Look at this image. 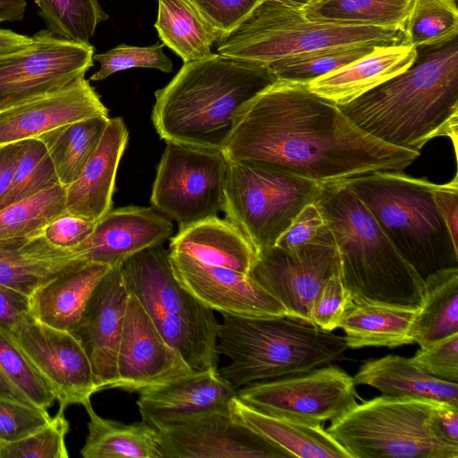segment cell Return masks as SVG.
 I'll return each instance as SVG.
<instances>
[{
  "mask_svg": "<svg viewBox=\"0 0 458 458\" xmlns=\"http://www.w3.org/2000/svg\"><path fill=\"white\" fill-rule=\"evenodd\" d=\"M276 1H279L281 3L287 4H290V5H294V6L301 7V6L307 4L308 3H310L312 0H276Z\"/></svg>",
  "mask_w": 458,
  "mask_h": 458,
  "instance_id": "56",
  "label": "cell"
},
{
  "mask_svg": "<svg viewBox=\"0 0 458 458\" xmlns=\"http://www.w3.org/2000/svg\"><path fill=\"white\" fill-rule=\"evenodd\" d=\"M439 403L382 394L357 403L327 430L352 458H457L458 447L442 441L431 424Z\"/></svg>",
  "mask_w": 458,
  "mask_h": 458,
  "instance_id": "9",
  "label": "cell"
},
{
  "mask_svg": "<svg viewBox=\"0 0 458 458\" xmlns=\"http://www.w3.org/2000/svg\"><path fill=\"white\" fill-rule=\"evenodd\" d=\"M25 147V140L0 147V200L7 192Z\"/></svg>",
  "mask_w": 458,
  "mask_h": 458,
  "instance_id": "53",
  "label": "cell"
},
{
  "mask_svg": "<svg viewBox=\"0 0 458 458\" xmlns=\"http://www.w3.org/2000/svg\"><path fill=\"white\" fill-rule=\"evenodd\" d=\"M29 296L0 284V327L11 331L29 314Z\"/></svg>",
  "mask_w": 458,
  "mask_h": 458,
  "instance_id": "51",
  "label": "cell"
},
{
  "mask_svg": "<svg viewBox=\"0 0 458 458\" xmlns=\"http://www.w3.org/2000/svg\"><path fill=\"white\" fill-rule=\"evenodd\" d=\"M221 151L227 161L267 163L323 184L403 172L420 154L367 133L308 82L281 79L243 106Z\"/></svg>",
  "mask_w": 458,
  "mask_h": 458,
  "instance_id": "1",
  "label": "cell"
},
{
  "mask_svg": "<svg viewBox=\"0 0 458 458\" xmlns=\"http://www.w3.org/2000/svg\"><path fill=\"white\" fill-rule=\"evenodd\" d=\"M27 0H0V23L21 21L24 17Z\"/></svg>",
  "mask_w": 458,
  "mask_h": 458,
  "instance_id": "54",
  "label": "cell"
},
{
  "mask_svg": "<svg viewBox=\"0 0 458 458\" xmlns=\"http://www.w3.org/2000/svg\"><path fill=\"white\" fill-rule=\"evenodd\" d=\"M410 360L428 375L441 380H458V333L426 347Z\"/></svg>",
  "mask_w": 458,
  "mask_h": 458,
  "instance_id": "47",
  "label": "cell"
},
{
  "mask_svg": "<svg viewBox=\"0 0 458 458\" xmlns=\"http://www.w3.org/2000/svg\"><path fill=\"white\" fill-rule=\"evenodd\" d=\"M9 333L54 393L59 409L82 405L97 393L89 356L71 332L49 327L28 314Z\"/></svg>",
  "mask_w": 458,
  "mask_h": 458,
  "instance_id": "14",
  "label": "cell"
},
{
  "mask_svg": "<svg viewBox=\"0 0 458 458\" xmlns=\"http://www.w3.org/2000/svg\"><path fill=\"white\" fill-rule=\"evenodd\" d=\"M405 43L399 29L312 21L298 6L262 0L215 45L219 55L268 66L282 59L327 48Z\"/></svg>",
  "mask_w": 458,
  "mask_h": 458,
  "instance_id": "7",
  "label": "cell"
},
{
  "mask_svg": "<svg viewBox=\"0 0 458 458\" xmlns=\"http://www.w3.org/2000/svg\"><path fill=\"white\" fill-rule=\"evenodd\" d=\"M431 424L442 441L458 447V405L439 403L431 414Z\"/></svg>",
  "mask_w": 458,
  "mask_h": 458,
  "instance_id": "52",
  "label": "cell"
},
{
  "mask_svg": "<svg viewBox=\"0 0 458 458\" xmlns=\"http://www.w3.org/2000/svg\"><path fill=\"white\" fill-rule=\"evenodd\" d=\"M458 333V267L437 271L424 279L423 300L411 338L426 347Z\"/></svg>",
  "mask_w": 458,
  "mask_h": 458,
  "instance_id": "33",
  "label": "cell"
},
{
  "mask_svg": "<svg viewBox=\"0 0 458 458\" xmlns=\"http://www.w3.org/2000/svg\"><path fill=\"white\" fill-rule=\"evenodd\" d=\"M163 458H288L293 455L230 412H209L157 429Z\"/></svg>",
  "mask_w": 458,
  "mask_h": 458,
  "instance_id": "17",
  "label": "cell"
},
{
  "mask_svg": "<svg viewBox=\"0 0 458 458\" xmlns=\"http://www.w3.org/2000/svg\"><path fill=\"white\" fill-rule=\"evenodd\" d=\"M97 221L64 212L46 225L39 233L52 246L71 251L93 232Z\"/></svg>",
  "mask_w": 458,
  "mask_h": 458,
  "instance_id": "49",
  "label": "cell"
},
{
  "mask_svg": "<svg viewBox=\"0 0 458 458\" xmlns=\"http://www.w3.org/2000/svg\"><path fill=\"white\" fill-rule=\"evenodd\" d=\"M95 48L58 38L47 30L31 37L27 46L0 55V101L64 86L93 66Z\"/></svg>",
  "mask_w": 458,
  "mask_h": 458,
  "instance_id": "13",
  "label": "cell"
},
{
  "mask_svg": "<svg viewBox=\"0 0 458 458\" xmlns=\"http://www.w3.org/2000/svg\"><path fill=\"white\" fill-rule=\"evenodd\" d=\"M324 185L267 163L228 161L222 211L260 251L276 245Z\"/></svg>",
  "mask_w": 458,
  "mask_h": 458,
  "instance_id": "10",
  "label": "cell"
},
{
  "mask_svg": "<svg viewBox=\"0 0 458 458\" xmlns=\"http://www.w3.org/2000/svg\"><path fill=\"white\" fill-rule=\"evenodd\" d=\"M355 383L346 371L327 364L306 372L257 381L236 390L245 404L269 415L321 425L357 403Z\"/></svg>",
  "mask_w": 458,
  "mask_h": 458,
  "instance_id": "12",
  "label": "cell"
},
{
  "mask_svg": "<svg viewBox=\"0 0 458 458\" xmlns=\"http://www.w3.org/2000/svg\"><path fill=\"white\" fill-rule=\"evenodd\" d=\"M413 0H312L300 7L310 20L403 30Z\"/></svg>",
  "mask_w": 458,
  "mask_h": 458,
  "instance_id": "35",
  "label": "cell"
},
{
  "mask_svg": "<svg viewBox=\"0 0 458 458\" xmlns=\"http://www.w3.org/2000/svg\"><path fill=\"white\" fill-rule=\"evenodd\" d=\"M276 80L267 66L219 54L183 63L155 92L153 125L165 142L221 150L240 111Z\"/></svg>",
  "mask_w": 458,
  "mask_h": 458,
  "instance_id": "3",
  "label": "cell"
},
{
  "mask_svg": "<svg viewBox=\"0 0 458 458\" xmlns=\"http://www.w3.org/2000/svg\"><path fill=\"white\" fill-rule=\"evenodd\" d=\"M154 24L162 43L183 63L211 55L219 34L204 20L190 0H157Z\"/></svg>",
  "mask_w": 458,
  "mask_h": 458,
  "instance_id": "32",
  "label": "cell"
},
{
  "mask_svg": "<svg viewBox=\"0 0 458 458\" xmlns=\"http://www.w3.org/2000/svg\"><path fill=\"white\" fill-rule=\"evenodd\" d=\"M173 232L171 219L153 208L127 206L110 209L70 252L78 260L113 267L142 250L163 245Z\"/></svg>",
  "mask_w": 458,
  "mask_h": 458,
  "instance_id": "21",
  "label": "cell"
},
{
  "mask_svg": "<svg viewBox=\"0 0 458 458\" xmlns=\"http://www.w3.org/2000/svg\"><path fill=\"white\" fill-rule=\"evenodd\" d=\"M128 140L123 120L109 118L95 151L79 176L65 187L67 212L98 221L112 209L116 173Z\"/></svg>",
  "mask_w": 458,
  "mask_h": 458,
  "instance_id": "23",
  "label": "cell"
},
{
  "mask_svg": "<svg viewBox=\"0 0 458 458\" xmlns=\"http://www.w3.org/2000/svg\"><path fill=\"white\" fill-rule=\"evenodd\" d=\"M431 194L435 205L445 221L448 231L458 245V178L445 184L432 183Z\"/></svg>",
  "mask_w": 458,
  "mask_h": 458,
  "instance_id": "50",
  "label": "cell"
},
{
  "mask_svg": "<svg viewBox=\"0 0 458 458\" xmlns=\"http://www.w3.org/2000/svg\"><path fill=\"white\" fill-rule=\"evenodd\" d=\"M374 47L369 46L327 48L282 59L267 67L277 79L308 82L363 57Z\"/></svg>",
  "mask_w": 458,
  "mask_h": 458,
  "instance_id": "41",
  "label": "cell"
},
{
  "mask_svg": "<svg viewBox=\"0 0 458 458\" xmlns=\"http://www.w3.org/2000/svg\"><path fill=\"white\" fill-rule=\"evenodd\" d=\"M96 116H108L99 95L82 75L60 88L0 101V147L57 127Z\"/></svg>",
  "mask_w": 458,
  "mask_h": 458,
  "instance_id": "16",
  "label": "cell"
},
{
  "mask_svg": "<svg viewBox=\"0 0 458 458\" xmlns=\"http://www.w3.org/2000/svg\"><path fill=\"white\" fill-rule=\"evenodd\" d=\"M129 296L121 266L102 277L71 333L90 360L97 392L116 388L117 356Z\"/></svg>",
  "mask_w": 458,
  "mask_h": 458,
  "instance_id": "20",
  "label": "cell"
},
{
  "mask_svg": "<svg viewBox=\"0 0 458 458\" xmlns=\"http://www.w3.org/2000/svg\"><path fill=\"white\" fill-rule=\"evenodd\" d=\"M354 303L344 286L341 272L331 276L313 299L309 311V324L330 331L340 327L342 320Z\"/></svg>",
  "mask_w": 458,
  "mask_h": 458,
  "instance_id": "44",
  "label": "cell"
},
{
  "mask_svg": "<svg viewBox=\"0 0 458 458\" xmlns=\"http://www.w3.org/2000/svg\"><path fill=\"white\" fill-rule=\"evenodd\" d=\"M420 307L384 302L353 303L340 327L348 348H394L413 343L411 330Z\"/></svg>",
  "mask_w": 458,
  "mask_h": 458,
  "instance_id": "30",
  "label": "cell"
},
{
  "mask_svg": "<svg viewBox=\"0 0 458 458\" xmlns=\"http://www.w3.org/2000/svg\"><path fill=\"white\" fill-rule=\"evenodd\" d=\"M231 417L276 444L293 457L352 458L321 425H310L261 412L236 395L229 403Z\"/></svg>",
  "mask_w": 458,
  "mask_h": 458,
  "instance_id": "27",
  "label": "cell"
},
{
  "mask_svg": "<svg viewBox=\"0 0 458 458\" xmlns=\"http://www.w3.org/2000/svg\"><path fill=\"white\" fill-rule=\"evenodd\" d=\"M339 108L390 145L420 153L433 138L446 136L457 153L458 37L417 48L408 69Z\"/></svg>",
  "mask_w": 458,
  "mask_h": 458,
  "instance_id": "2",
  "label": "cell"
},
{
  "mask_svg": "<svg viewBox=\"0 0 458 458\" xmlns=\"http://www.w3.org/2000/svg\"><path fill=\"white\" fill-rule=\"evenodd\" d=\"M64 212L65 187L61 184L16 201L0 209V240L37 234Z\"/></svg>",
  "mask_w": 458,
  "mask_h": 458,
  "instance_id": "37",
  "label": "cell"
},
{
  "mask_svg": "<svg viewBox=\"0 0 458 458\" xmlns=\"http://www.w3.org/2000/svg\"><path fill=\"white\" fill-rule=\"evenodd\" d=\"M111 267L79 262L29 295V314L49 327L71 332L95 287Z\"/></svg>",
  "mask_w": 458,
  "mask_h": 458,
  "instance_id": "26",
  "label": "cell"
},
{
  "mask_svg": "<svg viewBox=\"0 0 458 458\" xmlns=\"http://www.w3.org/2000/svg\"><path fill=\"white\" fill-rule=\"evenodd\" d=\"M38 13L53 35L89 43L97 26L108 19L98 0H35Z\"/></svg>",
  "mask_w": 458,
  "mask_h": 458,
  "instance_id": "38",
  "label": "cell"
},
{
  "mask_svg": "<svg viewBox=\"0 0 458 458\" xmlns=\"http://www.w3.org/2000/svg\"><path fill=\"white\" fill-rule=\"evenodd\" d=\"M222 318L216 350L229 362L217 370L236 390L330 364L348 348L344 336L287 317Z\"/></svg>",
  "mask_w": 458,
  "mask_h": 458,
  "instance_id": "5",
  "label": "cell"
},
{
  "mask_svg": "<svg viewBox=\"0 0 458 458\" xmlns=\"http://www.w3.org/2000/svg\"><path fill=\"white\" fill-rule=\"evenodd\" d=\"M79 262L70 251L49 244L39 233L0 240V284L28 296Z\"/></svg>",
  "mask_w": 458,
  "mask_h": 458,
  "instance_id": "28",
  "label": "cell"
},
{
  "mask_svg": "<svg viewBox=\"0 0 458 458\" xmlns=\"http://www.w3.org/2000/svg\"><path fill=\"white\" fill-rule=\"evenodd\" d=\"M164 47L163 43L148 47L122 43L105 53L94 55L93 58L100 64V68L91 75L90 81H102L114 72L131 68H152L172 72L173 64L164 53Z\"/></svg>",
  "mask_w": 458,
  "mask_h": 458,
  "instance_id": "43",
  "label": "cell"
},
{
  "mask_svg": "<svg viewBox=\"0 0 458 458\" xmlns=\"http://www.w3.org/2000/svg\"><path fill=\"white\" fill-rule=\"evenodd\" d=\"M169 260L180 284L212 310L243 318H288L284 306L250 275L205 265L172 250Z\"/></svg>",
  "mask_w": 458,
  "mask_h": 458,
  "instance_id": "19",
  "label": "cell"
},
{
  "mask_svg": "<svg viewBox=\"0 0 458 458\" xmlns=\"http://www.w3.org/2000/svg\"><path fill=\"white\" fill-rule=\"evenodd\" d=\"M316 202L333 235L342 280L353 301L420 307L424 280L360 198L344 182H332L324 185Z\"/></svg>",
  "mask_w": 458,
  "mask_h": 458,
  "instance_id": "4",
  "label": "cell"
},
{
  "mask_svg": "<svg viewBox=\"0 0 458 458\" xmlns=\"http://www.w3.org/2000/svg\"><path fill=\"white\" fill-rule=\"evenodd\" d=\"M129 292L140 301L165 341L194 370L217 368L219 323L175 278L169 250L147 248L121 265Z\"/></svg>",
  "mask_w": 458,
  "mask_h": 458,
  "instance_id": "8",
  "label": "cell"
},
{
  "mask_svg": "<svg viewBox=\"0 0 458 458\" xmlns=\"http://www.w3.org/2000/svg\"><path fill=\"white\" fill-rule=\"evenodd\" d=\"M0 397L47 409L55 396L27 357L0 327Z\"/></svg>",
  "mask_w": 458,
  "mask_h": 458,
  "instance_id": "36",
  "label": "cell"
},
{
  "mask_svg": "<svg viewBox=\"0 0 458 458\" xmlns=\"http://www.w3.org/2000/svg\"><path fill=\"white\" fill-rule=\"evenodd\" d=\"M344 182L423 280L458 267V245L435 205L432 182L398 171L374 172Z\"/></svg>",
  "mask_w": 458,
  "mask_h": 458,
  "instance_id": "6",
  "label": "cell"
},
{
  "mask_svg": "<svg viewBox=\"0 0 458 458\" xmlns=\"http://www.w3.org/2000/svg\"><path fill=\"white\" fill-rule=\"evenodd\" d=\"M261 1L190 0L219 37L234 30Z\"/></svg>",
  "mask_w": 458,
  "mask_h": 458,
  "instance_id": "48",
  "label": "cell"
},
{
  "mask_svg": "<svg viewBox=\"0 0 458 458\" xmlns=\"http://www.w3.org/2000/svg\"><path fill=\"white\" fill-rule=\"evenodd\" d=\"M169 250L245 275H250L259 255L233 223L218 216L179 225L178 233L170 239Z\"/></svg>",
  "mask_w": 458,
  "mask_h": 458,
  "instance_id": "25",
  "label": "cell"
},
{
  "mask_svg": "<svg viewBox=\"0 0 458 458\" xmlns=\"http://www.w3.org/2000/svg\"><path fill=\"white\" fill-rule=\"evenodd\" d=\"M192 372L162 337L139 299L129 292L117 356L116 388L139 394Z\"/></svg>",
  "mask_w": 458,
  "mask_h": 458,
  "instance_id": "18",
  "label": "cell"
},
{
  "mask_svg": "<svg viewBox=\"0 0 458 458\" xmlns=\"http://www.w3.org/2000/svg\"><path fill=\"white\" fill-rule=\"evenodd\" d=\"M416 56L417 48L411 44L377 46L363 57L308 81V88L343 106L404 72Z\"/></svg>",
  "mask_w": 458,
  "mask_h": 458,
  "instance_id": "24",
  "label": "cell"
},
{
  "mask_svg": "<svg viewBox=\"0 0 458 458\" xmlns=\"http://www.w3.org/2000/svg\"><path fill=\"white\" fill-rule=\"evenodd\" d=\"M403 32L416 48L445 44L458 36L457 4L449 0H413Z\"/></svg>",
  "mask_w": 458,
  "mask_h": 458,
  "instance_id": "39",
  "label": "cell"
},
{
  "mask_svg": "<svg viewBox=\"0 0 458 458\" xmlns=\"http://www.w3.org/2000/svg\"><path fill=\"white\" fill-rule=\"evenodd\" d=\"M449 1L454 2V3H456V2H457V0H449Z\"/></svg>",
  "mask_w": 458,
  "mask_h": 458,
  "instance_id": "57",
  "label": "cell"
},
{
  "mask_svg": "<svg viewBox=\"0 0 458 458\" xmlns=\"http://www.w3.org/2000/svg\"><path fill=\"white\" fill-rule=\"evenodd\" d=\"M56 184L60 183L44 143L38 139L27 140L0 209Z\"/></svg>",
  "mask_w": 458,
  "mask_h": 458,
  "instance_id": "40",
  "label": "cell"
},
{
  "mask_svg": "<svg viewBox=\"0 0 458 458\" xmlns=\"http://www.w3.org/2000/svg\"><path fill=\"white\" fill-rule=\"evenodd\" d=\"M217 369L194 371L140 392L136 403L141 420L159 429L209 412H229L236 389Z\"/></svg>",
  "mask_w": 458,
  "mask_h": 458,
  "instance_id": "22",
  "label": "cell"
},
{
  "mask_svg": "<svg viewBox=\"0 0 458 458\" xmlns=\"http://www.w3.org/2000/svg\"><path fill=\"white\" fill-rule=\"evenodd\" d=\"M338 272L340 260L333 240L292 250L276 245L264 249L250 276L284 306L289 318L309 323L313 299Z\"/></svg>",
  "mask_w": 458,
  "mask_h": 458,
  "instance_id": "15",
  "label": "cell"
},
{
  "mask_svg": "<svg viewBox=\"0 0 458 458\" xmlns=\"http://www.w3.org/2000/svg\"><path fill=\"white\" fill-rule=\"evenodd\" d=\"M333 235L317 204L306 205L278 238L276 246L292 250L312 242L333 241Z\"/></svg>",
  "mask_w": 458,
  "mask_h": 458,
  "instance_id": "46",
  "label": "cell"
},
{
  "mask_svg": "<svg viewBox=\"0 0 458 458\" xmlns=\"http://www.w3.org/2000/svg\"><path fill=\"white\" fill-rule=\"evenodd\" d=\"M108 119V116L83 119L37 138L44 143L61 185L67 187L79 176L100 141Z\"/></svg>",
  "mask_w": 458,
  "mask_h": 458,
  "instance_id": "34",
  "label": "cell"
},
{
  "mask_svg": "<svg viewBox=\"0 0 458 458\" xmlns=\"http://www.w3.org/2000/svg\"><path fill=\"white\" fill-rule=\"evenodd\" d=\"M355 385H367L384 395L434 400L458 405V383L434 377L410 358L388 354L369 359L352 377Z\"/></svg>",
  "mask_w": 458,
  "mask_h": 458,
  "instance_id": "29",
  "label": "cell"
},
{
  "mask_svg": "<svg viewBox=\"0 0 458 458\" xmlns=\"http://www.w3.org/2000/svg\"><path fill=\"white\" fill-rule=\"evenodd\" d=\"M227 164L221 150L166 142L152 186L153 208L179 225L217 216Z\"/></svg>",
  "mask_w": 458,
  "mask_h": 458,
  "instance_id": "11",
  "label": "cell"
},
{
  "mask_svg": "<svg viewBox=\"0 0 458 458\" xmlns=\"http://www.w3.org/2000/svg\"><path fill=\"white\" fill-rule=\"evenodd\" d=\"M30 37L0 29V55L20 49L29 44Z\"/></svg>",
  "mask_w": 458,
  "mask_h": 458,
  "instance_id": "55",
  "label": "cell"
},
{
  "mask_svg": "<svg viewBox=\"0 0 458 458\" xmlns=\"http://www.w3.org/2000/svg\"><path fill=\"white\" fill-rule=\"evenodd\" d=\"M69 428L64 410L59 409L46 426L33 434L1 445L0 458H68L65 437Z\"/></svg>",
  "mask_w": 458,
  "mask_h": 458,
  "instance_id": "42",
  "label": "cell"
},
{
  "mask_svg": "<svg viewBox=\"0 0 458 458\" xmlns=\"http://www.w3.org/2000/svg\"><path fill=\"white\" fill-rule=\"evenodd\" d=\"M51 418L47 409L0 397V445L29 437Z\"/></svg>",
  "mask_w": 458,
  "mask_h": 458,
  "instance_id": "45",
  "label": "cell"
},
{
  "mask_svg": "<svg viewBox=\"0 0 458 458\" xmlns=\"http://www.w3.org/2000/svg\"><path fill=\"white\" fill-rule=\"evenodd\" d=\"M89 415L88 435L81 449L83 458H163L158 430L141 420L131 424L106 419L82 404Z\"/></svg>",
  "mask_w": 458,
  "mask_h": 458,
  "instance_id": "31",
  "label": "cell"
}]
</instances>
